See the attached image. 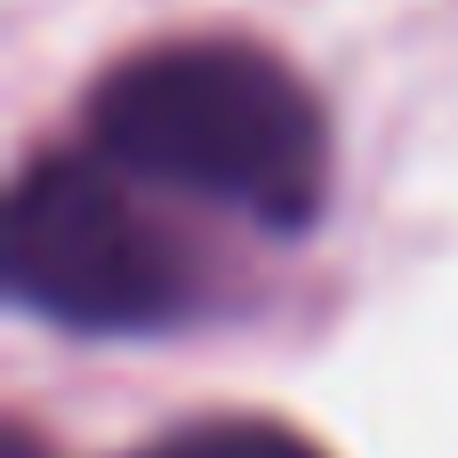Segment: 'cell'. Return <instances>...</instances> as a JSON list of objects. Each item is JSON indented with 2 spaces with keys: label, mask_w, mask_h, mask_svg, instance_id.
I'll return each mask as SVG.
<instances>
[{
  "label": "cell",
  "mask_w": 458,
  "mask_h": 458,
  "mask_svg": "<svg viewBox=\"0 0 458 458\" xmlns=\"http://www.w3.org/2000/svg\"><path fill=\"white\" fill-rule=\"evenodd\" d=\"M89 145L105 169L225 201L266 233H306L322 209V105L250 40H161L113 64L89 97Z\"/></svg>",
  "instance_id": "6da1fadb"
},
{
  "label": "cell",
  "mask_w": 458,
  "mask_h": 458,
  "mask_svg": "<svg viewBox=\"0 0 458 458\" xmlns=\"http://www.w3.org/2000/svg\"><path fill=\"white\" fill-rule=\"evenodd\" d=\"M137 458H330V451H314L306 435H290L274 419H201V427L161 435L153 451H137Z\"/></svg>",
  "instance_id": "3957f363"
},
{
  "label": "cell",
  "mask_w": 458,
  "mask_h": 458,
  "mask_svg": "<svg viewBox=\"0 0 458 458\" xmlns=\"http://www.w3.org/2000/svg\"><path fill=\"white\" fill-rule=\"evenodd\" d=\"M0 458H48V451H40L32 435H8V451H0Z\"/></svg>",
  "instance_id": "277c9868"
},
{
  "label": "cell",
  "mask_w": 458,
  "mask_h": 458,
  "mask_svg": "<svg viewBox=\"0 0 458 458\" xmlns=\"http://www.w3.org/2000/svg\"><path fill=\"white\" fill-rule=\"evenodd\" d=\"M8 298L40 322L121 338L185 314V258L89 153H40L8 193Z\"/></svg>",
  "instance_id": "7a4b0ae2"
}]
</instances>
